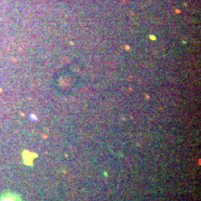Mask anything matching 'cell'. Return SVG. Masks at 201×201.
<instances>
[{
	"label": "cell",
	"mask_w": 201,
	"mask_h": 201,
	"mask_svg": "<svg viewBox=\"0 0 201 201\" xmlns=\"http://www.w3.org/2000/svg\"><path fill=\"white\" fill-rule=\"evenodd\" d=\"M3 201H12V200H7V199H6V200H3Z\"/></svg>",
	"instance_id": "1"
}]
</instances>
